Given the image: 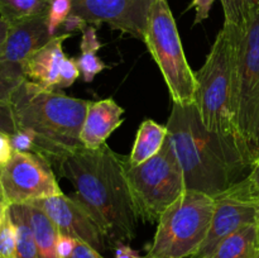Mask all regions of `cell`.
<instances>
[{
    "label": "cell",
    "mask_w": 259,
    "mask_h": 258,
    "mask_svg": "<svg viewBox=\"0 0 259 258\" xmlns=\"http://www.w3.org/2000/svg\"><path fill=\"white\" fill-rule=\"evenodd\" d=\"M25 80L22 73L0 63V103L8 104L13 91Z\"/></svg>",
    "instance_id": "cell-23"
},
{
    "label": "cell",
    "mask_w": 259,
    "mask_h": 258,
    "mask_svg": "<svg viewBox=\"0 0 259 258\" xmlns=\"http://www.w3.org/2000/svg\"><path fill=\"white\" fill-rule=\"evenodd\" d=\"M8 212L17 229V258H39L28 217L27 204L9 205Z\"/></svg>",
    "instance_id": "cell-19"
},
{
    "label": "cell",
    "mask_w": 259,
    "mask_h": 258,
    "mask_svg": "<svg viewBox=\"0 0 259 258\" xmlns=\"http://www.w3.org/2000/svg\"><path fill=\"white\" fill-rule=\"evenodd\" d=\"M237 184L243 191L259 200V158L250 166L248 176L238 181Z\"/></svg>",
    "instance_id": "cell-28"
},
{
    "label": "cell",
    "mask_w": 259,
    "mask_h": 258,
    "mask_svg": "<svg viewBox=\"0 0 259 258\" xmlns=\"http://www.w3.org/2000/svg\"><path fill=\"white\" fill-rule=\"evenodd\" d=\"M80 76V68H78L76 58H67L63 61L62 66H61L60 77H58V82L56 89H65L72 85Z\"/></svg>",
    "instance_id": "cell-26"
},
{
    "label": "cell",
    "mask_w": 259,
    "mask_h": 258,
    "mask_svg": "<svg viewBox=\"0 0 259 258\" xmlns=\"http://www.w3.org/2000/svg\"><path fill=\"white\" fill-rule=\"evenodd\" d=\"M214 3L215 0H192L189 8H194L195 9L194 25L200 24V23H202L209 18L210 10H211Z\"/></svg>",
    "instance_id": "cell-29"
},
{
    "label": "cell",
    "mask_w": 259,
    "mask_h": 258,
    "mask_svg": "<svg viewBox=\"0 0 259 258\" xmlns=\"http://www.w3.org/2000/svg\"><path fill=\"white\" fill-rule=\"evenodd\" d=\"M0 258H17V229L8 211L0 224Z\"/></svg>",
    "instance_id": "cell-22"
},
{
    "label": "cell",
    "mask_w": 259,
    "mask_h": 258,
    "mask_svg": "<svg viewBox=\"0 0 259 258\" xmlns=\"http://www.w3.org/2000/svg\"><path fill=\"white\" fill-rule=\"evenodd\" d=\"M126 177L139 220L147 223H158L167 207L186 190L184 171L168 134L156 156L139 166L126 164Z\"/></svg>",
    "instance_id": "cell-8"
},
{
    "label": "cell",
    "mask_w": 259,
    "mask_h": 258,
    "mask_svg": "<svg viewBox=\"0 0 259 258\" xmlns=\"http://www.w3.org/2000/svg\"><path fill=\"white\" fill-rule=\"evenodd\" d=\"M13 147L10 143V137L9 134L0 132V167L4 166L10 157L13 156Z\"/></svg>",
    "instance_id": "cell-34"
},
{
    "label": "cell",
    "mask_w": 259,
    "mask_h": 258,
    "mask_svg": "<svg viewBox=\"0 0 259 258\" xmlns=\"http://www.w3.org/2000/svg\"><path fill=\"white\" fill-rule=\"evenodd\" d=\"M247 3L248 10H254V9H259V0H245Z\"/></svg>",
    "instance_id": "cell-38"
},
{
    "label": "cell",
    "mask_w": 259,
    "mask_h": 258,
    "mask_svg": "<svg viewBox=\"0 0 259 258\" xmlns=\"http://www.w3.org/2000/svg\"><path fill=\"white\" fill-rule=\"evenodd\" d=\"M71 13V0H52L47 15L48 29L52 35L58 33L62 23Z\"/></svg>",
    "instance_id": "cell-25"
},
{
    "label": "cell",
    "mask_w": 259,
    "mask_h": 258,
    "mask_svg": "<svg viewBox=\"0 0 259 258\" xmlns=\"http://www.w3.org/2000/svg\"><path fill=\"white\" fill-rule=\"evenodd\" d=\"M167 134L168 131L166 125H161L152 119L144 120L137 132L133 148L126 157V164L129 167L139 166L156 156L161 151Z\"/></svg>",
    "instance_id": "cell-16"
},
{
    "label": "cell",
    "mask_w": 259,
    "mask_h": 258,
    "mask_svg": "<svg viewBox=\"0 0 259 258\" xmlns=\"http://www.w3.org/2000/svg\"><path fill=\"white\" fill-rule=\"evenodd\" d=\"M152 0H71V13L90 25L111 29L144 42Z\"/></svg>",
    "instance_id": "cell-10"
},
{
    "label": "cell",
    "mask_w": 259,
    "mask_h": 258,
    "mask_svg": "<svg viewBox=\"0 0 259 258\" xmlns=\"http://www.w3.org/2000/svg\"><path fill=\"white\" fill-rule=\"evenodd\" d=\"M89 25L85 20H82L81 18L76 17V15L70 14L66 18L65 22L61 25V32L58 34H71V33L76 32V30H81L82 32L83 28Z\"/></svg>",
    "instance_id": "cell-33"
},
{
    "label": "cell",
    "mask_w": 259,
    "mask_h": 258,
    "mask_svg": "<svg viewBox=\"0 0 259 258\" xmlns=\"http://www.w3.org/2000/svg\"><path fill=\"white\" fill-rule=\"evenodd\" d=\"M259 158V142H258V149H257V159ZM257 159H255V161H257ZM254 161V162H255Z\"/></svg>",
    "instance_id": "cell-40"
},
{
    "label": "cell",
    "mask_w": 259,
    "mask_h": 258,
    "mask_svg": "<svg viewBox=\"0 0 259 258\" xmlns=\"http://www.w3.org/2000/svg\"><path fill=\"white\" fill-rule=\"evenodd\" d=\"M8 30H9V23L0 18V51H2L3 46H4L5 39H7Z\"/></svg>",
    "instance_id": "cell-36"
},
{
    "label": "cell",
    "mask_w": 259,
    "mask_h": 258,
    "mask_svg": "<svg viewBox=\"0 0 259 258\" xmlns=\"http://www.w3.org/2000/svg\"><path fill=\"white\" fill-rule=\"evenodd\" d=\"M0 132H4L7 134H13L17 132L9 105L3 103H0Z\"/></svg>",
    "instance_id": "cell-32"
},
{
    "label": "cell",
    "mask_w": 259,
    "mask_h": 258,
    "mask_svg": "<svg viewBox=\"0 0 259 258\" xmlns=\"http://www.w3.org/2000/svg\"><path fill=\"white\" fill-rule=\"evenodd\" d=\"M255 258H259V248L257 249V253H255Z\"/></svg>",
    "instance_id": "cell-41"
},
{
    "label": "cell",
    "mask_w": 259,
    "mask_h": 258,
    "mask_svg": "<svg viewBox=\"0 0 259 258\" xmlns=\"http://www.w3.org/2000/svg\"><path fill=\"white\" fill-rule=\"evenodd\" d=\"M70 34H56L52 39L35 51L23 62L22 71L25 80L48 89H56L61 66L66 60L62 45Z\"/></svg>",
    "instance_id": "cell-15"
},
{
    "label": "cell",
    "mask_w": 259,
    "mask_h": 258,
    "mask_svg": "<svg viewBox=\"0 0 259 258\" xmlns=\"http://www.w3.org/2000/svg\"><path fill=\"white\" fill-rule=\"evenodd\" d=\"M0 185L8 205L32 201L63 194L47 159L29 152H13L0 167Z\"/></svg>",
    "instance_id": "cell-9"
},
{
    "label": "cell",
    "mask_w": 259,
    "mask_h": 258,
    "mask_svg": "<svg viewBox=\"0 0 259 258\" xmlns=\"http://www.w3.org/2000/svg\"><path fill=\"white\" fill-rule=\"evenodd\" d=\"M255 224H257V228H258V243H259V207H258V215H257V222H255Z\"/></svg>",
    "instance_id": "cell-39"
},
{
    "label": "cell",
    "mask_w": 259,
    "mask_h": 258,
    "mask_svg": "<svg viewBox=\"0 0 259 258\" xmlns=\"http://www.w3.org/2000/svg\"><path fill=\"white\" fill-rule=\"evenodd\" d=\"M9 137L14 152H35V137L30 132L17 131L15 133L9 134Z\"/></svg>",
    "instance_id": "cell-27"
},
{
    "label": "cell",
    "mask_w": 259,
    "mask_h": 258,
    "mask_svg": "<svg viewBox=\"0 0 259 258\" xmlns=\"http://www.w3.org/2000/svg\"><path fill=\"white\" fill-rule=\"evenodd\" d=\"M189 258H195V257H189Z\"/></svg>",
    "instance_id": "cell-42"
},
{
    "label": "cell",
    "mask_w": 259,
    "mask_h": 258,
    "mask_svg": "<svg viewBox=\"0 0 259 258\" xmlns=\"http://www.w3.org/2000/svg\"><path fill=\"white\" fill-rule=\"evenodd\" d=\"M166 126L184 171L186 190L215 197L240 181L243 169L249 167L234 141L205 128L195 104L172 103Z\"/></svg>",
    "instance_id": "cell-2"
},
{
    "label": "cell",
    "mask_w": 259,
    "mask_h": 258,
    "mask_svg": "<svg viewBox=\"0 0 259 258\" xmlns=\"http://www.w3.org/2000/svg\"><path fill=\"white\" fill-rule=\"evenodd\" d=\"M125 161L126 157L104 144L98 149L82 147L55 166L72 184V197L95 220L110 248L132 242L139 222Z\"/></svg>",
    "instance_id": "cell-1"
},
{
    "label": "cell",
    "mask_w": 259,
    "mask_h": 258,
    "mask_svg": "<svg viewBox=\"0 0 259 258\" xmlns=\"http://www.w3.org/2000/svg\"><path fill=\"white\" fill-rule=\"evenodd\" d=\"M215 199L214 215L209 233L192 257L209 258L217 245L244 225L257 222L259 200L243 191L234 184Z\"/></svg>",
    "instance_id": "cell-11"
},
{
    "label": "cell",
    "mask_w": 259,
    "mask_h": 258,
    "mask_svg": "<svg viewBox=\"0 0 259 258\" xmlns=\"http://www.w3.org/2000/svg\"><path fill=\"white\" fill-rule=\"evenodd\" d=\"M144 43L166 81L172 103L195 104L196 77L186 60L167 0H152Z\"/></svg>",
    "instance_id": "cell-7"
},
{
    "label": "cell",
    "mask_w": 259,
    "mask_h": 258,
    "mask_svg": "<svg viewBox=\"0 0 259 258\" xmlns=\"http://www.w3.org/2000/svg\"><path fill=\"white\" fill-rule=\"evenodd\" d=\"M76 240L77 239L70 237V235L58 233L57 253L58 255H60V258H68L71 254H72L73 249H75Z\"/></svg>",
    "instance_id": "cell-30"
},
{
    "label": "cell",
    "mask_w": 259,
    "mask_h": 258,
    "mask_svg": "<svg viewBox=\"0 0 259 258\" xmlns=\"http://www.w3.org/2000/svg\"><path fill=\"white\" fill-rule=\"evenodd\" d=\"M258 248V228L253 223L223 239L209 258H255Z\"/></svg>",
    "instance_id": "cell-17"
},
{
    "label": "cell",
    "mask_w": 259,
    "mask_h": 258,
    "mask_svg": "<svg viewBox=\"0 0 259 258\" xmlns=\"http://www.w3.org/2000/svg\"><path fill=\"white\" fill-rule=\"evenodd\" d=\"M89 104V100L23 80L8 105L17 131L35 137L34 154L56 166L63 157L82 148L80 134Z\"/></svg>",
    "instance_id": "cell-3"
},
{
    "label": "cell",
    "mask_w": 259,
    "mask_h": 258,
    "mask_svg": "<svg viewBox=\"0 0 259 258\" xmlns=\"http://www.w3.org/2000/svg\"><path fill=\"white\" fill-rule=\"evenodd\" d=\"M239 29L238 25L224 22L204 66L195 73V105L202 124L207 131L237 144L234 103Z\"/></svg>",
    "instance_id": "cell-4"
},
{
    "label": "cell",
    "mask_w": 259,
    "mask_h": 258,
    "mask_svg": "<svg viewBox=\"0 0 259 258\" xmlns=\"http://www.w3.org/2000/svg\"><path fill=\"white\" fill-rule=\"evenodd\" d=\"M30 205L42 210L62 234L88 243L101 254L109 248L95 220L72 196L65 194L55 195L35 200L30 202Z\"/></svg>",
    "instance_id": "cell-12"
},
{
    "label": "cell",
    "mask_w": 259,
    "mask_h": 258,
    "mask_svg": "<svg viewBox=\"0 0 259 258\" xmlns=\"http://www.w3.org/2000/svg\"><path fill=\"white\" fill-rule=\"evenodd\" d=\"M52 0H0V18L9 24L27 18L48 15Z\"/></svg>",
    "instance_id": "cell-20"
},
{
    "label": "cell",
    "mask_w": 259,
    "mask_h": 258,
    "mask_svg": "<svg viewBox=\"0 0 259 258\" xmlns=\"http://www.w3.org/2000/svg\"><path fill=\"white\" fill-rule=\"evenodd\" d=\"M52 37L55 35L51 34L48 29L47 15H38L12 23L0 51V63L23 75V62L32 53L47 45Z\"/></svg>",
    "instance_id": "cell-13"
},
{
    "label": "cell",
    "mask_w": 259,
    "mask_h": 258,
    "mask_svg": "<svg viewBox=\"0 0 259 258\" xmlns=\"http://www.w3.org/2000/svg\"><path fill=\"white\" fill-rule=\"evenodd\" d=\"M114 257L115 258H146L142 257L137 250L131 248L126 243H120L116 247H114Z\"/></svg>",
    "instance_id": "cell-35"
},
{
    "label": "cell",
    "mask_w": 259,
    "mask_h": 258,
    "mask_svg": "<svg viewBox=\"0 0 259 258\" xmlns=\"http://www.w3.org/2000/svg\"><path fill=\"white\" fill-rule=\"evenodd\" d=\"M68 258H104V255H101L100 252L94 249L88 243L77 239L76 240L75 249H73L72 254Z\"/></svg>",
    "instance_id": "cell-31"
},
{
    "label": "cell",
    "mask_w": 259,
    "mask_h": 258,
    "mask_svg": "<svg viewBox=\"0 0 259 258\" xmlns=\"http://www.w3.org/2000/svg\"><path fill=\"white\" fill-rule=\"evenodd\" d=\"M234 124L238 146L250 167L257 159L259 142V9L250 10L239 29Z\"/></svg>",
    "instance_id": "cell-5"
},
{
    "label": "cell",
    "mask_w": 259,
    "mask_h": 258,
    "mask_svg": "<svg viewBox=\"0 0 259 258\" xmlns=\"http://www.w3.org/2000/svg\"><path fill=\"white\" fill-rule=\"evenodd\" d=\"M214 209V196L185 190L159 218L146 258L192 257L209 233Z\"/></svg>",
    "instance_id": "cell-6"
},
{
    "label": "cell",
    "mask_w": 259,
    "mask_h": 258,
    "mask_svg": "<svg viewBox=\"0 0 259 258\" xmlns=\"http://www.w3.org/2000/svg\"><path fill=\"white\" fill-rule=\"evenodd\" d=\"M27 209L39 258H60L57 253V238L60 232L57 228L38 207L27 204Z\"/></svg>",
    "instance_id": "cell-18"
},
{
    "label": "cell",
    "mask_w": 259,
    "mask_h": 258,
    "mask_svg": "<svg viewBox=\"0 0 259 258\" xmlns=\"http://www.w3.org/2000/svg\"><path fill=\"white\" fill-rule=\"evenodd\" d=\"M98 48H81L80 57L76 58L80 73L85 82H91L98 73L108 66L98 56Z\"/></svg>",
    "instance_id": "cell-21"
},
{
    "label": "cell",
    "mask_w": 259,
    "mask_h": 258,
    "mask_svg": "<svg viewBox=\"0 0 259 258\" xmlns=\"http://www.w3.org/2000/svg\"><path fill=\"white\" fill-rule=\"evenodd\" d=\"M8 207H9V205H8L7 202L0 201V224H2V222L4 220V218H5V215H7Z\"/></svg>",
    "instance_id": "cell-37"
},
{
    "label": "cell",
    "mask_w": 259,
    "mask_h": 258,
    "mask_svg": "<svg viewBox=\"0 0 259 258\" xmlns=\"http://www.w3.org/2000/svg\"><path fill=\"white\" fill-rule=\"evenodd\" d=\"M124 109L113 99L90 101L81 129L80 141L88 149H98L123 124Z\"/></svg>",
    "instance_id": "cell-14"
},
{
    "label": "cell",
    "mask_w": 259,
    "mask_h": 258,
    "mask_svg": "<svg viewBox=\"0 0 259 258\" xmlns=\"http://www.w3.org/2000/svg\"><path fill=\"white\" fill-rule=\"evenodd\" d=\"M220 2L224 9L225 22L238 27H244L249 17V10L245 0H220Z\"/></svg>",
    "instance_id": "cell-24"
}]
</instances>
